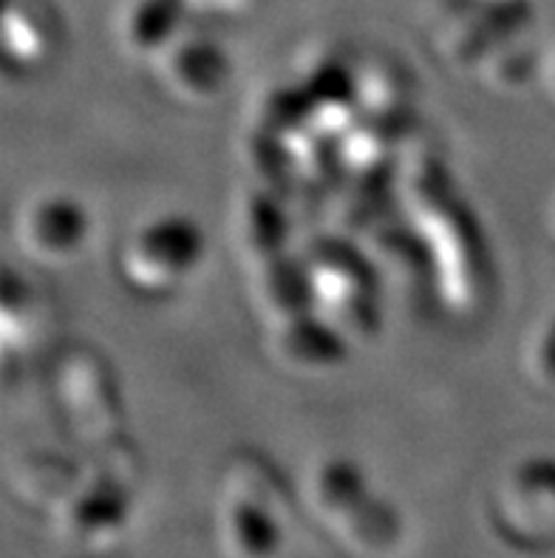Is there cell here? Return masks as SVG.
<instances>
[{
    "label": "cell",
    "mask_w": 555,
    "mask_h": 558,
    "mask_svg": "<svg viewBox=\"0 0 555 558\" xmlns=\"http://www.w3.org/2000/svg\"><path fill=\"white\" fill-rule=\"evenodd\" d=\"M303 496L321 531L349 558H391L402 547L400 510L374 494L363 468L349 457L315 462Z\"/></svg>",
    "instance_id": "1"
},
{
    "label": "cell",
    "mask_w": 555,
    "mask_h": 558,
    "mask_svg": "<svg viewBox=\"0 0 555 558\" xmlns=\"http://www.w3.org/2000/svg\"><path fill=\"white\" fill-rule=\"evenodd\" d=\"M295 505L283 476L258 457H239L221 476L216 545L221 558H281Z\"/></svg>",
    "instance_id": "2"
},
{
    "label": "cell",
    "mask_w": 555,
    "mask_h": 558,
    "mask_svg": "<svg viewBox=\"0 0 555 558\" xmlns=\"http://www.w3.org/2000/svg\"><path fill=\"white\" fill-rule=\"evenodd\" d=\"M134 482L94 462L51 510L60 545L80 558H108L120 550L131 527Z\"/></svg>",
    "instance_id": "3"
},
{
    "label": "cell",
    "mask_w": 555,
    "mask_h": 558,
    "mask_svg": "<svg viewBox=\"0 0 555 558\" xmlns=\"http://www.w3.org/2000/svg\"><path fill=\"white\" fill-rule=\"evenodd\" d=\"M204 258V233L184 213H162L142 221L122 244L120 272L140 295H170Z\"/></svg>",
    "instance_id": "4"
},
{
    "label": "cell",
    "mask_w": 555,
    "mask_h": 558,
    "mask_svg": "<svg viewBox=\"0 0 555 558\" xmlns=\"http://www.w3.org/2000/svg\"><path fill=\"white\" fill-rule=\"evenodd\" d=\"M487 522L502 545L524 556L555 550V468L516 462L487 490Z\"/></svg>",
    "instance_id": "5"
},
{
    "label": "cell",
    "mask_w": 555,
    "mask_h": 558,
    "mask_svg": "<svg viewBox=\"0 0 555 558\" xmlns=\"http://www.w3.org/2000/svg\"><path fill=\"white\" fill-rule=\"evenodd\" d=\"M159 85L182 102H210L230 83V54L210 32H188L154 57Z\"/></svg>",
    "instance_id": "6"
},
{
    "label": "cell",
    "mask_w": 555,
    "mask_h": 558,
    "mask_svg": "<svg viewBox=\"0 0 555 558\" xmlns=\"http://www.w3.org/2000/svg\"><path fill=\"white\" fill-rule=\"evenodd\" d=\"M88 239H92V213L74 196L43 193L21 210L17 241L26 255L37 262H71L74 255L83 253Z\"/></svg>",
    "instance_id": "7"
},
{
    "label": "cell",
    "mask_w": 555,
    "mask_h": 558,
    "mask_svg": "<svg viewBox=\"0 0 555 558\" xmlns=\"http://www.w3.org/2000/svg\"><path fill=\"white\" fill-rule=\"evenodd\" d=\"M188 21L184 0H131L122 9L120 40L131 54L154 60L165 46H170L182 35Z\"/></svg>",
    "instance_id": "8"
},
{
    "label": "cell",
    "mask_w": 555,
    "mask_h": 558,
    "mask_svg": "<svg viewBox=\"0 0 555 558\" xmlns=\"http://www.w3.org/2000/svg\"><path fill=\"white\" fill-rule=\"evenodd\" d=\"M7 7H14L23 17V65L43 63V57L49 54L55 46V21L51 9L43 0H7Z\"/></svg>",
    "instance_id": "9"
},
{
    "label": "cell",
    "mask_w": 555,
    "mask_h": 558,
    "mask_svg": "<svg viewBox=\"0 0 555 558\" xmlns=\"http://www.w3.org/2000/svg\"><path fill=\"white\" fill-rule=\"evenodd\" d=\"M190 21L207 23L204 28L225 26V23H241L253 17L258 0H184Z\"/></svg>",
    "instance_id": "10"
}]
</instances>
